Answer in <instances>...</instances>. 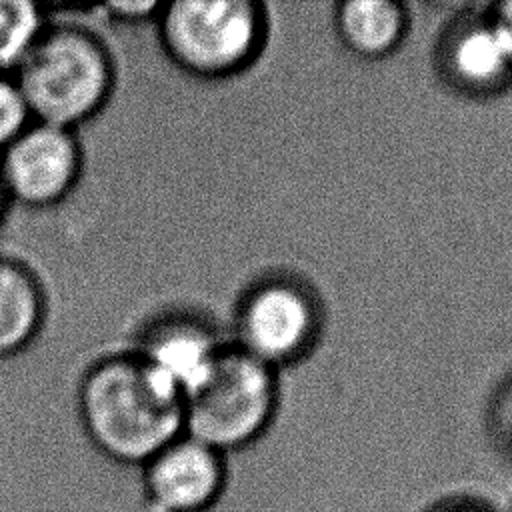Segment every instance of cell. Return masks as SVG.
<instances>
[{"mask_svg": "<svg viewBox=\"0 0 512 512\" xmlns=\"http://www.w3.org/2000/svg\"><path fill=\"white\" fill-rule=\"evenodd\" d=\"M226 458L200 440L180 434L140 466L146 512L214 508L228 482Z\"/></svg>", "mask_w": 512, "mask_h": 512, "instance_id": "7", "label": "cell"}, {"mask_svg": "<svg viewBox=\"0 0 512 512\" xmlns=\"http://www.w3.org/2000/svg\"><path fill=\"white\" fill-rule=\"evenodd\" d=\"M48 318V292L38 272L12 254H0V360L26 352Z\"/></svg>", "mask_w": 512, "mask_h": 512, "instance_id": "10", "label": "cell"}, {"mask_svg": "<svg viewBox=\"0 0 512 512\" xmlns=\"http://www.w3.org/2000/svg\"><path fill=\"white\" fill-rule=\"evenodd\" d=\"M320 328L322 310L314 292L292 276L270 274L248 284L238 296L228 340L280 370L316 346Z\"/></svg>", "mask_w": 512, "mask_h": 512, "instance_id": "5", "label": "cell"}, {"mask_svg": "<svg viewBox=\"0 0 512 512\" xmlns=\"http://www.w3.org/2000/svg\"><path fill=\"white\" fill-rule=\"evenodd\" d=\"M278 406V370L226 340L182 398L184 434L228 456L256 444Z\"/></svg>", "mask_w": 512, "mask_h": 512, "instance_id": "4", "label": "cell"}, {"mask_svg": "<svg viewBox=\"0 0 512 512\" xmlns=\"http://www.w3.org/2000/svg\"><path fill=\"white\" fill-rule=\"evenodd\" d=\"M30 122V112L12 74L0 70V150Z\"/></svg>", "mask_w": 512, "mask_h": 512, "instance_id": "13", "label": "cell"}, {"mask_svg": "<svg viewBox=\"0 0 512 512\" xmlns=\"http://www.w3.org/2000/svg\"><path fill=\"white\" fill-rule=\"evenodd\" d=\"M426 512H496L490 504L478 498L470 496H452L442 498L436 504H432Z\"/></svg>", "mask_w": 512, "mask_h": 512, "instance_id": "15", "label": "cell"}, {"mask_svg": "<svg viewBox=\"0 0 512 512\" xmlns=\"http://www.w3.org/2000/svg\"><path fill=\"white\" fill-rule=\"evenodd\" d=\"M46 20L42 8L32 2L0 0V70L14 68Z\"/></svg>", "mask_w": 512, "mask_h": 512, "instance_id": "12", "label": "cell"}, {"mask_svg": "<svg viewBox=\"0 0 512 512\" xmlns=\"http://www.w3.org/2000/svg\"><path fill=\"white\" fill-rule=\"evenodd\" d=\"M438 70L456 90L490 96L512 82V54L488 14L462 16L442 34Z\"/></svg>", "mask_w": 512, "mask_h": 512, "instance_id": "9", "label": "cell"}, {"mask_svg": "<svg viewBox=\"0 0 512 512\" xmlns=\"http://www.w3.org/2000/svg\"><path fill=\"white\" fill-rule=\"evenodd\" d=\"M90 444L112 462L142 466L184 434L182 394L134 348L96 358L76 386Z\"/></svg>", "mask_w": 512, "mask_h": 512, "instance_id": "1", "label": "cell"}, {"mask_svg": "<svg viewBox=\"0 0 512 512\" xmlns=\"http://www.w3.org/2000/svg\"><path fill=\"white\" fill-rule=\"evenodd\" d=\"M502 424H504L506 442H508V446H510V450H512V402H510V406H508V410H506V416H504Z\"/></svg>", "mask_w": 512, "mask_h": 512, "instance_id": "17", "label": "cell"}, {"mask_svg": "<svg viewBox=\"0 0 512 512\" xmlns=\"http://www.w3.org/2000/svg\"><path fill=\"white\" fill-rule=\"evenodd\" d=\"M510 512H512V504H510Z\"/></svg>", "mask_w": 512, "mask_h": 512, "instance_id": "19", "label": "cell"}, {"mask_svg": "<svg viewBox=\"0 0 512 512\" xmlns=\"http://www.w3.org/2000/svg\"><path fill=\"white\" fill-rule=\"evenodd\" d=\"M36 122L80 130L110 104L118 68L106 40L74 20H46L10 70Z\"/></svg>", "mask_w": 512, "mask_h": 512, "instance_id": "2", "label": "cell"}, {"mask_svg": "<svg viewBox=\"0 0 512 512\" xmlns=\"http://www.w3.org/2000/svg\"><path fill=\"white\" fill-rule=\"evenodd\" d=\"M8 208H10V202H8V196H6V190H4V184H2V178H0V220L4 218Z\"/></svg>", "mask_w": 512, "mask_h": 512, "instance_id": "18", "label": "cell"}, {"mask_svg": "<svg viewBox=\"0 0 512 512\" xmlns=\"http://www.w3.org/2000/svg\"><path fill=\"white\" fill-rule=\"evenodd\" d=\"M84 172L76 130L32 120L0 150V178L10 206L46 210L62 204Z\"/></svg>", "mask_w": 512, "mask_h": 512, "instance_id": "6", "label": "cell"}, {"mask_svg": "<svg viewBox=\"0 0 512 512\" xmlns=\"http://www.w3.org/2000/svg\"><path fill=\"white\" fill-rule=\"evenodd\" d=\"M226 340L202 314L178 310L152 318L132 348L184 398Z\"/></svg>", "mask_w": 512, "mask_h": 512, "instance_id": "8", "label": "cell"}, {"mask_svg": "<svg viewBox=\"0 0 512 512\" xmlns=\"http://www.w3.org/2000/svg\"><path fill=\"white\" fill-rule=\"evenodd\" d=\"M334 26L352 54L376 60L392 54L408 30L404 4L390 0H346L336 6Z\"/></svg>", "mask_w": 512, "mask_h": 512, "instance_id": "11", "label": "cell"}, {"mask_svg": "<svg viewBox=\"0 0 512 512\" xmlns=\"http://www.w3.org/2000/svg\"><path fill=\"white\" fill-rule=\"evenodd\" d=\"M488 16L492 18V22L496 24V28L500 30L510 54H512V0L506 2H498L490 8Z\"/></svg>", "mask_w": 512, "mask_h": 512, "instance_id": "16", "label": "cell"}, {"mask_svg": "<svg viewBox=\"0 0 512 512\" xmlns=\"http://www.w3.org/2000/svg\"><path fill=\"white\" fill-rule=\"evenodd\" d=\"M162 2H154V0H140V2H108L98 6L96 10L104 12L108 20L112 22H120V24H144V22H152L158 16Z\"/></svg>", "mask_w": 512, "mask_h": 512, "instance_id": "14", "label": "cell"}, {"mask_svg": "<svg viewBox=\"0 0 512 512\" xmlns=\"http://www.w3.org/2000/svg\"><path fill=\"white\" fill-rule=\"evenodd\" d=\"M154 26L160 50L174 68L220 82L258 62L270 18L258 0H172L162 2Z\"/></svg>", "mask_w": 512, "mask_h": 512, "instance_id": "3", "label": "cell"}]
</instances>
